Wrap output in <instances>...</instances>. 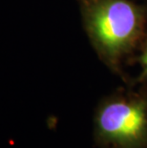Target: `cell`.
<instances>
[{
	"label": "cell",
	"mask_w": 147,
	"mask_h": 148,
	"mask_svg": "<svg viewBox=\"0 0 147 148\" xmlns=\"http://www.w3.org/2000/svg\"><path fill=\"white\" fill-rule=\"evenodd\" d=\"M79 2L84 28L94 48L108 66L118 69L144 33V12L130 0Z\"/></svg>",
	"instance_id": "cell-1"
},
{
	"label": "cell",
	"mask_w": 147,
	"mask_h": 148,
	"mask_svg": "<svg viewBox=\"0 0 147 148\" xmlns=\"http://www.w3.org/2000/svg\"><path fill=\"white\" fill-rule=\"evenodd\" d=\"M99 148H147V96L118 93L99 103L94 116Z\"/></svg>",
	"instance_id": "cell-2"
},
{
	"label": "cell",
	"mask_w": 147,
	"mask_h": 148,
	"mask_svg": "<svg viewBox=\"0 0 147 148\" xmlns=\"http://www.w3.org/2000/svg\"><path fill=\"white\" fill-rule=\"evenodd\" d=\"M139 62H140V65H142V74L139 75V79L140 81H146L147 80V44L145 45L144 49H143L142 55L139 58Z\"/></svg>",
	"instance_id": "cell-3"
}]
</instances>
